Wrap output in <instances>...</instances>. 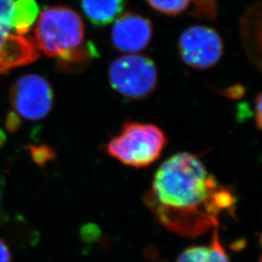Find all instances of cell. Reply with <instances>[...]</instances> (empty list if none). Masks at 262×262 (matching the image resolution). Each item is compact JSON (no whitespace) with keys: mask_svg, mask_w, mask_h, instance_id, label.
<instances>
[{"mask_svg":"<svg viewBox=\"0 0 262 262\" xmlns=\"http://www.w3.org/2000/svg\"><path fill=\"white\" fill-rule=\"evenodd\" d=\"M195 5L194 13L198 17L205 19H215L216 10V0H192Z\"/></svg>","mask_w":262,"mask_h":262,"instance_id":"13","label":"cell"},{"mask_svg":"<svg viewBox=\"0 0 262 262\" xmlns=\"http://www.w3.org/2000/svg\"><path fill=\"white\" fill-rule=\"evenodd\" d=\"M16 0H0V73L19 61L29 45V39L15 30Z\"/></svg>","mask_w":262,"mask_h":262,"instance_id":"8","label":"cell"},{"mask_svg":"<svg viewBox=\"0 0 262 262\" xmlns=\"http://www.w3.org/2000/svg\"><path fill=\"white\" fill-rule=\"evenodd\" d=\"M179 52L187 66L196 69H208L221 59L224 54V43L215 29L205 26H193L181 34Z\"/></svg>","mask_w":262,"mask_h":262,"instance_id":"6","label":"cell"},{"mask_svg":"<svg viewBox=\"0 0 262 262\" xmlns=\"http://www.w3.org/2000/svg\"><path fill=\"white\" fill-rule=\"evenodd\" d=\"M255 123L258 129L261 128V94H258L255 100Z\"/></svg>","mask_w":262,"mask_h":262,"instance_id":"15","label":"cell"},{"mask_svg":"<svg viewBox=\"0 0 262 262\" xmlns=\"http://www.w3.org/2000/svg\"><path fill=\"white\" fill-rule=\"evenodd\" d=\"M212 240L206 246H194L185 250L176 262H230L221 243L219 230H213Z\"/></svg>","mask_w":262,"mask_h":262,"instance_id":"10","label":"cell"},{"mask_svg":"<svg viewBox=\"0 0 262 262\" xmlns=\"http://www.w3.org/2000/svg\"><path fill=\"white\" fill-rule=\"evenodd\" d=\"M109 82L113 89L129 99H143L158 84L154 61L141 55H125L116 58L109 67Z\"/></svg>","mask_w":262,"mask_h":262,"instance_id":"5","label":"cell"},{"mask_svg":"<svg viewBox=\"0 0 262 262\" xmlns=\"http://www.w3.org/2000/svg\"><path fill=\"white\" fill-rule=\"evenodd\" d=\"M125 0H81L86 19L96 27H104L118 19Z\"/></svg>","mask_w":262,"mask_h":262,"instance_id":"9","label":"cell"},{"mask_svg":"<svg viewBox=\"0 0 262 262\" xmlns=\"http://www.w3.org/2000/svg\"><path fill=\"white\" fill-rule=\"evenodd\" d=\"M12 256L8 246L6 243L0 239V262H11Z\"/></svg>","mask_w":262,"mask_h":262,"instance_id":"14","label":"cell"},{"mask_svg":"<svg viewBox=\"0 0 262 262\" xmlns=\"http://www.w3.org/2000/svg\"><path fill=\"white\" fill-rule=\"evenodd\" d=\"M192 0H147L152 9L168 16H177L187 10Z\"/></svg>","mask_w":262,"mask_h":262,"instance_id":"12","label":"cell"},{"mask_svg":"<svg viewBox=\"0 0 262 262\" xmlns=\"http://www.w3.org/2000/svg\"><path fill=\"white\" fill-rule=\"evenodd\" d=\"M54 93L47 80L40 75L28 74L18 79L10 91V104L13 112L7 119L11 130L19 127L21 120L36 122L51 112Z\"/></svg>","mask_w":262,"mask_h":262,"instance_id":"4","label":"cell"},{"mask_svg":"<svg viewBox=\"0 0 262 262\" xmlns=\"http://www.w3.org/2000/svg\"><path fill=\"white\" fill-rule=\"evenodd\" d=\"M167 144L164 132L151 123L128 122L122 130L108 142L106 150L110 157L122 164L144 168L161 156Z\"/></svg>","mask_w":262,"mask_h":262,"instance_id":"3","label":"cell"},{"mask_svg":"<svg viewBox=\"0 0 262 262\" xmlns=\"http://www.w3.org/2000/svg\"><path fill=\"white\" fill-rule=\"evenodd\" d=\"M34 33L39 50L67 66L83 64L96 55L93 45L84 44V25L81 17L64 6L44 10Z\"/></svg>","mask_w":262,"mask_h":262,"instance_id":"2","label":"cell"},{"mask_svg":"<svg viewBox=\"0 0 262 262\" xmlns=\"http://www.w3.org/2000/svg\"><path fill=\"white\" fill-rule=\"evenodd\" d=\"M39 7L35 0H16L15 30L19 35H26L36 21Z\"/></svg>","mask_w":262,"mask_h":262,"instance_id":"11","label":"cell"},{"mask_svg":"<svg viewBox=\"0 0 262 262\" xmlns=\"http://www.w3.org/2000/svg\"><path fill=\"white\" fill-rule=\"evenodd\" d=\"M236 197L207 171L198 157L180 152L158 169L145 196L155 219L169 231L196 238L219 227L224 213L234 215Z\"/></svg>","mask_w":262,"mask_h":262,"instance_id":"1","label":"cell"},{"mask_svg":"<svg viewBox=\"0 0 262 262\" xmlns=\"http://www.w3.org/2000/svg\"><path fill=\"white\" fill-rule=\"evenodd\" d=\"M2 193H3V184L0 182V205H1V200H2Z\"/></svg>","mask_w":262,"mask_h":262,"instance_id":"16","label":"cell"},{"mask_svg":"<svg viewBox=\"0 0 262 262\" xmlns=\"http://www.w3.org/2000/svg\"><path fill=\"white\" fill-rule=\"evenodd\" d=\"M152 37L150 19L135 14L126 13L116 19L111 31L113 45L123 53H138L149 45Z\"/></svg>","mask_w":262,"mask_h":262,"instance_id":"7","label":"cell"}]
</instances>
